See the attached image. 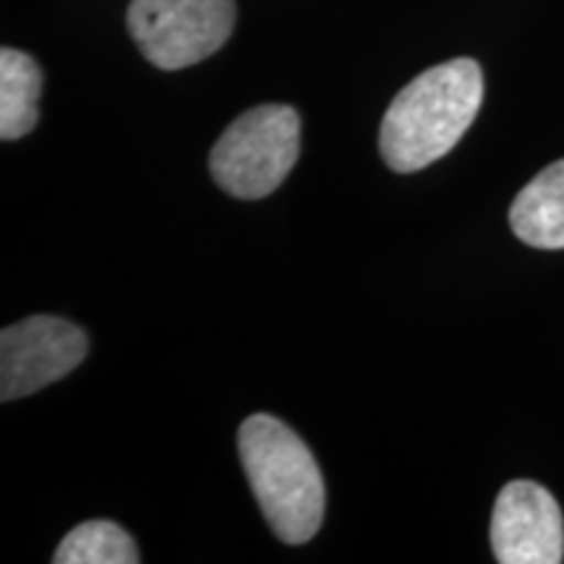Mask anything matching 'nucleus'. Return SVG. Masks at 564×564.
I'll return each mask as SVG.
<instances>
[{"label": "nucleus", "mask_w": 564, "mask_h": 564, "mask_svg": "<svg viewBox=\"0 0 564 564\" xmlns=\"http://www.w3.org/2000/svg\"><path fill=\"white\" fill-rule=\"evenodd\" d=\"M484 102V70L455 58L423 70L384 112L379 150L394 173H419L465 137Z\"/></svg>", "instance_id": "1"}, {"label": "nucleus", "mask_w": 564, "mask_h": 564, "mask_svg": "<svg viewBox=\"0 0 564 564\" xmlns=\"http://www.w3.org/2000/svg\"><path fill=\"white\" fill-rule=\"evenodd\" d=\"M238 455L259 510L282 544L312 541L324 520V478L312 449L280 419L249 415L238 429Z\"/></svg>", "instance_id": "2"}, {"label": "nucleus", "mask_w": 564, "mask_h": 564, "mask_svg": "<svg viewBox=\"0 0 564 564\" xmlns=\"http://www.w3.org/2000/svg\"><path fill=\"white\" fill-rule=\"evenodd\" d=\"M301 154V116L288 105H259L232 121L212 147L209 171L236 199H264Z\"/></svg>", "instance_id": "3"}, {"label": "nucleus", "mask_w": 564, "mask_h": 564, "mask_svg": "<svg viewBox=\"0 0 564 564\" xmlns=\"http://www.w3.org/2000/svg\"><path fill=\"white\" fill-rule=\"evenodd\" d=\"M236 17V0H131L129 32L152 66L181 70L220 51Z\"/></svg>", "instance_id": "4"}, {"label": "nucleus", "mask_w": 564, "mask_h": 564, "mask_svg": "<svg viewBox=\"0 0 564 564\" xmlns=\"http://www.w3.org/2000/svg\"><path fill=\"white\" fill-rule=\"evenodd\" d=\"M89 352L82 327L58 316H30L0 333V400L26 398L58 382Z\"/></svg>", "instance_id": "5"}, {"label": "nucleus", "mask_w": 564, "mask_h": 564, "mask_svg": "<svg viewBox=\"0 0 564 564\" xmlns=\"http://www.w3.org/2000/svg\"><path fill=\"white\" fill-rule=\"evenodd\" d=\"M491 549L499 564H560L564 520L556 499L533 481L499 491L491 514Z\"/></svg>", "instance_id": "6"}, {"label": "nucleus", "mask_w": 564, "mask_h": 564, "mask_svg": "<svg viewBox=\"0 0 564 564\" xmlns=\"http://www.w3.org/2000/svg\"><path fill=\"white\" fill-rule=\"evenodd\" d=\"M510 228L533 249H564V160L541 171L514 196Z\"/></svg>", "instance_id": "7"}, {"label": "nucleus", "mask_w": 564, "mask_h": 564, "mask_svg": "<svg viewBox=\"0 0 564 564\" xmlns=\"http://www.w3.org/2000/svg\"><path fill=\"white\" fill-rule=\"evenodd\" d=\"M42 70L32 55L3 47L0 51V139L26 137L37 126Z\"/></svg>", "instance_id": "8"}, {"label": "nucleus", "mask_w": 564, "mask_h": 564, "mask_svg": "<svg viewBox=\"0 0 564 564\" xmlns=\"http://www.w3.org/2000/svg\"><path fill=\"white\" fill-rule=\"evenodd\" d=\"M55 564H139V549L121 525L110 520H89L76 525L61 541Z\"/></svg>", "instance_id": "9"}]
</instances>
